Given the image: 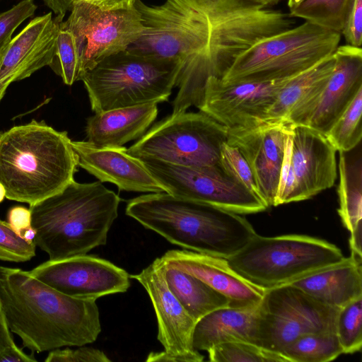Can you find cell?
Masks as SVG:
<instances>
[{
    "label": "cell",
    "instance_id": "cell-44",
    "mask_svg": "<svg viewBox=\"0 0 362 362\" xmlns=\"http://www.w3.org/2000/svg\"><path fill=\"white\" fill-rule=\"evenodd\" d=\"M46 6L56 15V18L63 21V18L68 11H71L74 0H43Z\"/></svg>",
    "mask_w": 362,
    "mask_h": 362
},
{
    "label": "cell",
    "instance_id": "cell-7",
    "mask_svg": "<svg viewBox=\"0 0 362 362\" xmlns=\"http://www.w3.org/2000/svg\"><path fill=\"white\" fill-rule=\"evenodd\" d=\"M341 35L305 21L254 43L219 78L223 83H231L293 78L332 55Z\"/></svg>",
    "mask_w": 362,
    "mask_h": 362
},
{
    "label": "cell",
    "instance_id": "cell-40",
    "mask_svg": "<svg viewBox=\"0 0 362 362\" xmlns=\"http://www.w3.org/2000/svg\"><path fill=\"white\" fill-rule=\"evenodd\" d=\"M7 221L14 232L22 238L24 232L32 226L30 209L21 206H13L8 211Z\"/></svg>",
    "mask_w": 362,
    "mask_h": 362
},
{
    "label": "cell",
    "instance_id": "cell-27",
    "mask_svg": "<svg viewBox=\"0 0 362 362\" xmlns=\"http://www.w3.org/2000/svg\"><path fill=\"white\" fill-rule=\"evenodd\" d=\"M361 143L348 151H339L338 214L351 231L362 223V156Z\"/></svg>",
    "mask_w": 362,
    "mask_h": 362
},
{
    "label": "cell",
    "instance_id": "cell-36",
    "mask_svg": "<svg viewBox=\"0 0 362 362\" xmlns=\"http://www.w3.org/2000/svg\"><path fill=\"white\" fill-rule=\"evenodd\" d=\"M292 130L288 136L281 168L274 206L298 202L296 177L291 165Z\"/></svg>",
    "mask_w": 362,
    "mask_h": 362
},
{
    "label": "cell",
    "instance_id": "cell-4",
    "mask_svg": "<svg viewBox=\"0 0 362 362\" xmlns=\"http://www.w3.org/2000/svg\"><path fill=\"white\" fill-rule=\"evenodd\" d=\"M78 167L67 132L43 121L0 134V183L8 199L33 206L74 181Z\"/></svg>",
    "mask_w": 362,
    "mask_h": 362
},
{
    "label": "cell",
    "instance_id": "cell-17",
    "mask_svg": "<svg viewBox=\"0 0 362 362\" xmlns=\"http://www.w3.org/2000/svg\"><path fill=\"white\" fill-rule=\"evenodd\" d=\"M62 22L52 12L37 16L7 43L0 53V101L11 83L52 64Z\"/></svg>",
    "mask_w": 362,
    "mask_h": 362
},
{
    "label": "cell",
    "instance_id": "cell-22",
    "mask_svg": "<svg viewBox=\"0 0 362 362\" xmlns=\"http://www.w3.org/2000/svg\"><path fill=\"white\" fill-rule=\"evenodd\" d=\"M333 54L290 78L281 88L265 121L291 126L306 125L334 68Z\"/></svg>",
    "mask_w": 362,
    "mask_h": 362
},
{
    "label": "cell",
    "instance_id": "cell-41",
    "mask_svg": "<svg viewBox=\"0 0 362 362\" xmlns=\"http://www.w3.org/2000/svg\"><path fill=\"white\" fill-rule=\"evenodd\" d=\"M137 0H74L76 2H86L103 11L129 9L134 7Z\"/></svg>",
    "mask_w": 362,
    "mask_h": 362
},
{
    "label": "cell",
    "instance_id": "cell-35",
    "mask_svg": "<svg viewBox=\"0 0 362 362\" xmlns=\"http://www.w3.org/2000/svg\"><path fill=\"white\" fill-rule=\"evenodd\" d=\"M220 163L227 173L261 198L251 169L236 146L225 142L221 150Z\"/></svg>",
    "mask_w": 362,
    "mask_h": 362
},
{
    "label": "cell",
    "instance_id": "cell-30",
    "mask_svg": "<svg viewBox=\"0 0 362 362\" xmlns=\"http://www.w3.org/2000/svg\"><path fill=\"white\" fill-rule=\"evenodd\" d=\"M362 89L325 135L338 151H348L361 143L362 137Z\"/></svg>",
    "mask_w": 362,
    "mask_h": 362
},
{
    "label": "cell",
    "instance_id": "cell-15",
    "mask_svg": "<svg viewBox=\"0 0 362 362\" xmlns=\"http://www.w3.org/2000/svg\"><path fill=\"white\" fill-rule=\"evenodd\" d=\"M28 272L55 290L83 300H96L125 292L130 286V276L124 269L88 255L49 259Z\"/></svg>",
    "mask_w": 362,
    "mask_h": 362
},
{
    "label": "cell",
    "instance_id": "cell-28",
    "mask_svg": "<svg viewBox=\"0 0 362 362\" xmlns=\"http://www.w3.org/2000/svg\"><path fill=\"white\" fill-rule=\"evenodd\" d=\"M342 354L335 332L303 334L281 353L288 362H327L334 360Z\"/></svg>",
    "mask_w": 362,
    "mask_h": 362
},
{
    "label": "cell",
    "instance_id": "cell-9",
    "mask_svg": "<svg viewBox=\"0 0 362 362\" xmlns=\"http://www.w3.org/2000/svg\"><path fill=\"white\" fill-rule=\"evenodd\" d=\"M227 139L228 129L208 115L185 111L155 124L127 152L138 158L179 165H220L221 147Z\"/></svg>",
    "mask_w": 362,
    "mask_h": 362
},
{
    "label": "cell",
    "instance_id": "cell-10",
    "mask_svg": "<svg viewBox=\"0 0 362 362\" xmlns=\"http://www.w3.org/2000/svg\"><path fill=\"white\" fill-rule=\"evenodd\" d=\"M338 310L290 284L266 290L257 308L254 344L281 354L303 334L335 332Z\"/></svg>",
    "mask_w": 362,
    "mask_h": 362
},
{
    "label": "cell",
    "instance_id": "cell-48",
    "mask_svg": "<svg viewBox=\"0 0 362 362\" xmlns=\"http://www.w3.org/2000/svg\"><path fill=\"white\" fill-rule=\"evenodd\" d=\"M6 197V190L4 187L0 183V203L2 202Z\"/></svg>",
    "mask_w": 362,
    "mask_h": 362
},
{
    "label": "cell",
    "instance_id": "cell-1",
    "mask_svg": "<svg viewBox=\"0 0 362 362\" xmlns=\"http://www.w3.org/2000/svg\"><path fill=\"white\" fill-rule=\"evenodd\" d=\"M134 7L144 30L128 49L180 66L173 114L197 107L209 76L221 78L254 43L296 24L289 13L246 0H137Z\"/></svg>",
    "mask_w": 362,
    "mask_h": 362
},
{
    "label": "cell",
    "instance_id": "cell-31",
    "mask_svg": "<svg viewBox=\"0 0 362 362\" xmlns=\"http://www.w3.org/2000/svg\"><path fill=\"white\" fill-rule=\"evenodd\" d=\"M207 352L213 362H288L281 354L243 341L224 342Z\"/></svg>",
    "mask_w": 362,
    "mask_h": 362
},
{
    "label": "cell",
    "instance_id": "cell-33",
    "mask_svg": "<svg viewBox=\"0 0 362 362\" xmlns=\"http://www.w3.org/2000/svg\"><path fill=\"white\" fill-rule=\"evenodd\" d=\"M49 66L66 85L80 81L81 70L79 56L72 33L59 25L55 53Z\"/></svg>",
    "mask_w": 362,
    "mask_h": 362
},
{
    "label": "cell",
    "instance_id": "cell-37",
    "mask_svg": "<svg viewBox=\"0 0 362 362\" xmlns=\"http://www.w3.org/2000/svg\"><path fill=\"white\" fill-rule=\"evenodd\" d=\"M37 6L34 0H23L9 10L0 13V53L11 39L15 30L32 16Z\"/></svg>",
    "mask_w": 362,
    "mask_h": 362
},
{
    "label": "cell",
    "instance_id": "cell-34",
    "mask_svg": "<svg viewBox=\"0 0 362 362\" xmlns=\"http://www.w3.org/2000/svg\"><path fill=\"white\" fill-rule=\"evenodd\" d=\"M36 245L28 241L11 228L7 221L0 219V260L24 262L35 256Z\"/></svg>",
    "mask_w": 362,
    "mask_h": 362
},
{
    "label": "cell",
    "instance_id": "cell-47",
    "mask_svg": "<svg viewBox=\"0 0 362 362\" xmlns=\"http://www.w3.org/2000/svg\"><path fill=\"white\" fill-rule=\"evenodd\" d=\"M305 0H288L287 4L289 9L294 8L301 4Z\"/></svg>",
    "mask_w": 362,
    "mask_h": 362
},
{
    "label": "cell",
    "instance_id": "cell-2",
    "mask_svg": "<svg viewBox=\"0 0 362 362\" xmlns=\"http://www.w3.org/2000/svg\"><path fill=\"white\" fill-rule=\"evenodd\" d=\"M0 298L11 332L33 353L84 346L101 332L95 300L65 295L28 271L0 266Z\"/></svg>",
    "mask_w": 362,
    "mask_h": 362
},
{
    "label": "cell",
    "instance_id": "cell-24",
    "mask_svg": "<svg viewBox=\"0 0 362 362\" xmlns=\"http://www.w3.org/2000/svg\"><path fill=\"white\" fill-rule=\"evenodd\" d=\"M362 257L351 253L341 263L317 271L290 284L316 301L340 308L362 296Z\"/></svg>",
    "mask_w": 362,
    "mask_h": 362
},
{
    "label": "cell",
    "instance_id": "cell-18",
    "mask_svg": "<svg viewBox=\"0 0 362 362\" xmlns=\"http://www.w3.org/2000/svg\"><path fill=\"white\" fill-rule=\"evenodd\" d=\"M78 167L101 182L117 186L119 191L157 193L165 192L143 162L127 148L97 147L85 141H71Z\"/></svg>",
    "mask_w": 362,
    "mask_h": 362
},
{
    "label": "cell",
    "instance_id": "cell-21",
    "mask_svg": "<svg viewBox=\"0 0 362 362\" xmlns=\"http://www.w3.org/2000/svg\"><path fill=\"white\" fill-rule=\"evenodd\" d=\"M335 64L306 126L325 135L362 89V49L338 46Z\"/></svg>",
    "mask_w": 362,
    "mask_h": 362
},
{
    "label": "cell",
    "instance_id": "cell-5",
    "mask_svg": "<svg viewBox=\"0 0 362 362\" xmlns=\"http://www.w3.org/2000/svg\"><path fill=\"white\" fill-rule=\"evenodd\" d=\"M120 197L100 181L70 182L30 206L34 243L50 260L86 255L107 243Z\"/></svg>",
    "mask_w": 362,
    "mask_h": 362
},
{
    "label": "cell",
    "instance_id": "cell-13",
    "mask_svg": "<svg viewBox=\"0 0 362 362\" xmlns=\"http://www.w3.org/2000/svg\"><path fill=\"white\" fill-rule=\"evenodd\" d=\"M145 288L151 300L158 322V339L164 350L151 352L148 362H201L204 356L192 346L196 321L169 289L164 265L156 258L140 273L129 275Z\"/></svg>",
    "mask_w": 362,
    "mask_h": 362
},
{
    "label": "cell",
    "instance_id": "cell-38",
    "mask_svg": "<svg viewBox=\"0 0 362 362\" xmlns=\"http://www.w3.org/2000/svg\"><path fill=\"white\" fill-rule=\"evenodd\" d=\"M45 362H110L106 354L98 349L81 346L75 349H56L49 351Z\"/></svg>",
    "mask_w": 362,
    "mask_h": 362
},
{
    "label": "cell",
    "instance_id": "cell-29",
    "mask_svg": "<svg viewBox=\"0 0 362 362\" xmlns=\"http://www.w3.org/2000/svg\"><path fill=\"white\" fill-rule=\"evenodd\" d=\"M351 0H305L289 14L341 33Z\"/></svg>",
    "mask_w": 362,
    "mask_h": 362
},
{
    "label": "cell",
    "instance_id": "cell-8",
    "mask_svg": "<svg viewBox=\"0 0 362 362\" xmlns=\"http://www.w3.org/2000/svg\"><path fill=\"white\" fill-rule=\"evenodd\" d=\"M345 259L339 247L324 240L304 235L265 237L256 233L226 260L242 278L266 291L291 284Z\"/></svg>",
    "mask_w": 362,
    "mask_h": 362
},
{
    "label": "cell",
    "instance_id": "cell-6",
    "mask_svg": "<svg viewBox=\"0 0 362 362\" xmlns=\"http://www.w3.org/2000/svg\"><path fill=\"white\" fill-rule=\"evenodd\" d=\"M180 65L172 60L126 49L85 71L80 81L94 112L168 101L177 86Z\"/></svg>",
    "mask_w": 362,
    "mask_h": 362
},
{
    "label": "cell",
    "instance_id": "cell-11",
    "mask_svg": "<svg viewBox=\"0 0 362 362\" xmlns=\"http://www.w3.org/2000/svg\"><path fill=\"white\" fill-rule=\"evenodd\" d=\"M165 192L206 203L236 214H248L268 207L257 195L220 165L190 167L152 158H139Z\"/></svg>",
    "mask_w": 362,
    "mask_h": 362
},
{
    "label": "cell",
    "instance_id": "cell-20",
    "mask_svg": "<svg viewBox=\"0 0 362 362\" xmlns=\"http://www.w3.org/2000/svg\"><path fill=\"white\" fill-rule=\"evenodd\" d=\"M165 264L184 271L226 296L229 306L256 308L264 291L235 273L226 259L189 250H169L161 257Z\"/></svg>",
    "mask_w": 362,
    "mask_h": 362
},
{
    "label": "cell",
    "instance_id": "cell-43",
    "mask_svg": "<svg viewBox=\"0 0 362 362\" xmlns=\"http://www.w3.org/2000/svg\"><path fill=\"white\" fill-rule=\"evenodd\" d=\"M11 333L0 298V352L8 347L16 345Z\"/></svg>",
    "mask_w": 362,
    "mask_h": 362
},
{
    "label": "cell",
    "instance_id": "cell-39",
    "mask_svg": "<svg viewBox=\"0 0 362 362\" xmlns=\"http://www.w3.org/2000/svg\"><path fill=\"white\" fill-rule=\"evenodd\" d=\"M348 45L361 47L362 44V0H351L341 32Z\"/></svg>",
    "mask_w": 362,
    "mask_h": 362
},
{
    "label": "cell",
    "instance_id": "cell-46",
    "mask_svg": "<svg viewBox=\"0 0 362 362\" xmlns=\"http://www.w3.org/2000/svg\"><path fill=\"white\" fill-rule=\"evenodd\" d=\"M264 8L277 4L280 0H246Z\"/></svg>",
    "mask_w": 362,
    "mask_h": 362
},
{
    "label": "cell",
    "instance_id": "cell-14",
    "mask_svg": "<svg viewBox=\"0 0 362 362\" xmlns=\"http://www.w3.org/2000/svg\"><path fill=\"white\" fill-rule=\"evenodd\" d=\"M290 78L266 83H223L219 78L209 76L197 108L228 131L255 128L267 123L270 107Z\"/></svg>",
    "mask_w": 362,
    "mask_h": 362
},
{
    "label": "cell",
    "instance_id": "cell-12",
    "mask_svg": "<svg viewBox=\"0 0 362 362\" xmlns=\"http://www.w3.org/2000/svg\"><path fill=\"white\" fill-rule=\"evenodd\" d=\"M70 11L59 25L74 35L81 75L106 57L127 49L144 30L135 7L103 11L86 2H76Z\"/></svg>",
    "mask_w": 362,
    "mask_h": 362
},
{
    "label": "cell",
    "instance_id": "cell-42",
    "mask_svg": "<svg viewBox=\"0 0 362 362\" xmlns=\"http://www.w3.org/2000/svg\"><path fill=\"white\" fill-rule=\"evenodd\" d=\"M33 356L26 354L16 344L0 352V362H36Z\"/></svg>",
    "mask_w": 362,
    "mask_h": 362
},
{
    "label": "cell",
    "instance_id": "cell-25",
    "mask_svg": "<svg viewBox=\"0 0 362 362\" xmlns=\"http://www.w3.org/2000/svg\"><path fill=\"white\" fill-rule=\"evenodd\" d=\"M257 308L226 306L216 309L199 319L192 334V346L197 351L230 341L254 344Z\"/></svg>",
    "mask_w": 362,
    "mask_h": 362
},
{
    "label": "cell",
    "instance_id": "cell-32",
    "mask_svg": "<svg viewBox=\"0 0 362 362\" xmlns=\"http://www.w3.org/2000/svg\"><path fill=\"white\" fill-rule=\"evenodd\" d=\"M362 296L339 308L335 333L343 354L359 351L362 346Z\"/></svg>",
    "mask_w": 362,
    "mask_h": 362
},
{
    "label": "cell",
    "instance_id": "cell-16",
    "mask_svg": "<svg viewBox=\"0 0 362 362\" xmlns=\"http://www.w3.org/2000/svg\"><path fill=\"white\" fill-rule=\"evenodd\" d=\"M292 126L265 123L255 128L228 131L227 142L236 146L248 163L261 199L274 206L286 139Z\"/></svg>",
    "mask_w": 362,
    "mask_h": 362
},
{
    "label": "cell",
    "instance_id": "cell-26",
    "mask_svg": "<svg viewBox=\"0 0 362 362\" xmlns=\"http://www.w3.org/2000/svg\"><path fill=\"white\" fill-rule=\"evenodd\" d=\"M163 265L169 289L196 322L216 309L229 306L226 296L199 279L164 263Z\"/></svg>",
    "mask_w": 362,
    "mask_h": 362
},
{
    "label": "cell",
    "instance_id": "cell-23",
    "mask_svg": "<svg viewBox=\"0 0 362 362\" xmlns=\"http://www.w3.org/2000/svg\"><path fill=\"white\" fill-rule=\"evenodd\" d=\"M157 115L156 103L95 112L87 119V141L97 147H122L141 138Z\"/></svg>",
    "mask_w": 362,
    "mask_h": 362
},
{
    "label": "cell",
    "instance_id": "cell-45",
    "mask_svg": "<svg viewBox=\"0 0 362 362\" xmlns=\"http://www.w3.org/2000/svg\"><path fill=\"white\" fill-rule=\"evenodd\" d=\"M350 233L349 245L351 253L362 257V223L357 225Z\"/></svg>",
    "mask_w": 362,
    "mask_h": 362
},
{
    "label": "cell",
    "instance_id": "cell-19",
    "mask_svg": "<svg viewBox=\"0 0 362 362\" xmlns=\"http://www.w3.org/2000/svg\"><path fill=\"white\" fill-rule=\"evenodd\" d=\"M336 153L324 134L306 125L292 126L291 161L298 202L334 185L337 177Z\"/></svg>",
    "mask_w": 362,
    "mask_h": 362
},
{
    "label": "cell",
    "instance_id": "cell-3",
    "mask_svg": "<svg viewBox=\"0 0 362 362\" xmlns=\"http://www.w3.org/2000/svg\"><path fill=\"white\" fill-rule=\"evenodd\" d=\"M125 211L173 245L223 259L256 234L241 214L165 192L133 198Z\"/></svg>",
    "mask_w": 362,
    "mask_h": 362
}]
</instances>
